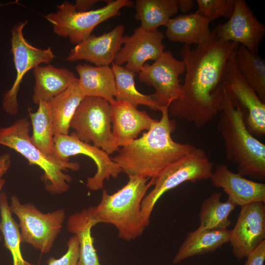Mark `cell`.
<instances>
[{"mask_svg": "<svg viewBox=\"0 0 265 265\" xmlns=\"http://www.w3.org/2000/svg\"><path fill=\"white\" fill-rule=\"evenodd\" d=\"M29 126L27 119L21 118L9 126L0 128V145L14 150L25 157L30 164L37 165L42 169L44 172L42 179L48 191L52 194L67 191L72 178L63 171H78L80 164L61 161L43 153L30 142Z\"/></svg>", "mask_w": 265, "mask_h": 265, "instance_id": "obj_5", "label": "cell"}, {"mask_svg": "<svg viewBox=\"0 0 265 265\" xmlns=\"http://www.w3.org/2000/svg\"><path fill=\"white\" fill-rule=\"evenodd\" d=\"M9 208L19 219L22 240L42 253L49 252L62 227L64 210L44 213L33 204H21L15 195L11 197Z\"/></svg>", "mask_w": 265, "mask_h": 265, "instance_id": "obj_9", "label": "cell"}, {"mask_svg": "<svg viewBox=\"0 0 265 265\" xmlns=\"http://www.w3.org/2000/svg\"><path fill=\"white\" fill-rule=\"evenodd\" d=\"M168 106L162 107L161 119L147 132L122 147L112 159L129 175L156 179L166 167L181 159L196 147L174 141L171 133L176 123L169 116Z\"/></svg>", "mask_w": 265, "mask_h": 265, "instance_id": "obj_2", "label": "cell"}, {"mask_svg": "<svg viewBox=\"0 0 265 265\" xmlns=\"http://www.w3.org/2000/svg\"><path fill=\"white\" fill-rule=\"evenodd\" d=\"M221 195L220 192H214L204 200L199 214V227L227 229L231 225L229 214L238 206L229 198L221 202Z\"/></svg>", "mask_w": 265, "mask_h": 265, "instance_id": "obj_29", "label": "cell"}, {"mask_svg": "<svg viewBox=\"0 0 265 265\" xmlns=\"http://www.w3.org/2000/svg\"><path fill=\"white\" fill-rule=\"evenodd\" d=\"M194 5V1L192 0H179V9L184 13L188 11Z\"/></svg>", "mask_w": 265, "mask_h": 265, "instance_id": "obj_37", "label": "cell"}, {"mask_svg": "<svg viewBox=\"0 0 265 265\" xmlns=\"http://www.w3.org/2000/svg\"><path fill=\"white\" fill-rule=\"evenodd\" d=\"M238 46L218 39L213 30L206 42L195 48L184 45L180 55L186 66V77L181 95L170 105L168 112L196 127L212 121L222 109L226 64Z\"/></svg>", "mask_w": 265, "mask_h": 265, "instance_id": "obj_1", "label": "cell"}, {"mask_svg": "<svg viewBox=\"0 0 265 265\" xmlns=\"http://www.w3.org/2000/svg\"><path fill=\"white\" fill-rule=\"evenodd\" d=\"M70 128L81 141L92 142L108 155L120 150L111 130L110 104L103 98L86 96L71 121Z\"/></svg>", "mask_w": 265, "mask_h": 265, "instance_id": "obj_8", "label": "cell"}, {"mask_svg": "<svg viewBox=\"0 0 265 265\" xmlns=\"http://www.w3.org/2000/svg\"><path fill=\"white\" fill-rule=\"evenodd\" d=\"M185 70L183 60L176 59L170 51H166L152 64L144 65L139 79L154 87L155 92L151 96L161 107H169L181 95L182 84L179 78Z\"/></svg>", "mask_w": 265, "mask_h": 265, "instance_id": "obj_13", "label": "cell"}, {"mask_svg": "<svg viewBox=\"0 0 265 265\" xmlns=\"http://www.w3.org/2000/svg\"><path fill=\"white\" fill-rule=\"evenodd\" d=\"M222 41L240 43L249 51L258 54L265 26L255 16L243 0H235L234 10L229 20L218 24L213 30Z\"/></svg>", "mask_w": 265, "mask_h": 265, "instance_id": "obj_14", "label": "cell"}, {"mask_svg": "<svg viewBox=\"0 0 265 265\" xmlns=\"http://www.w3.org/2000/svg\"><path fill=\"white\" fill-rule=\"evenodd\" d=\"M11 159L10 155L5 153L0 156V179L10 167Z\"/></svg>", "mask_w": 265, "mask_h": 265, "instance_id": "obj_36", "label": "cell"}, {"mask_svg": "<svg viewBox=\"0 0 265 265\" xmlns=\"http://www.w3.org/2000/svg\"><path fill=\"white\" fill-rule=\"evenodd\" d=\"M112 132L119 147L136 139L144 130H149L156 120L145 111L139 110L130 103L115 101L110 104Z\"/></svg>", "mask_w": 265, "mask_h": 265, "instance_id": "obj_19", "label": "cell"}, {"mask_svg": "<svg viewBox=\"0 0 265 265\" xmlns=\"http://www.w3.org/2000/svg\"><path fill=\"white\" fill-rule=\"evenodd\" d=\"M1 3H0V6H1Z\"/></svg>", "mask_w": 265, "mask_h": 265, "instance_id": "obj_39", "label": "cell"}, {"mask_svg": "<svg viewBox=\"0 0 265 265\" xmlns=\"http://www.w3.org/2000/svg\"><path fill=\"white\" fill-rule=\"evenodd\" d=\"M128 176L126 185L116 192L109 194L103 191L96 212L100 223L113 225L120 238L131 241L141 236L146 228L141 216V204L155 179L147 183V178Z\"/></svg>", "mask_w": 265, "mask_h": 265, "instance_id": "obj_4", "label": "cell"}, {"mask_svg": "<svg viewBox=\"0 0 265 265\" xmlns=\"http://www.w3.org/2000/svg\"><path fill=\"white\" fill-rule=\"evenodd\" d=\"M101 223L96 212V206L85 208L70 215L67 222L68 231L76 235L80 246L78 265H101L94 245L91 229Z\"/></svg>", "mask_w": 265, "mask_h": 265, "instance_id": "obj_20", "label": "cell"}, {"mask_svg": "<svg viewBox=\"0 0 265 265\" xmlns=\"http://www.w3.org/2000/svg\"><path fill=\"white\" fill-rule=\"evenodd\" d=\"M124 30V26L119 24L100 36L91 35L70 51L66 60H85L96 66H109L122 46Z\"/></svg>", "mask_w": 265, "mask_h": 265, "instance_id": "obj_17", "label": "cell"}, {"mask_svg": "<svg viewBox=\"0 0 265 265\" xmlns=\"http://www.w3.org/2000/svg\"><path fill=\"white\" fill-rule=\"evenodd\" d=\"M213 163L206 152L196 148L191 152L166 167L156 179L153 189L143 199L141 216L147 228L150 216L159 199L167 191L187 181L196 182L210 179Z\"/></svg>", "mask_w": 265, "mask_h": 265, "instance_id": "obj_6", "label": "cell"}, {"mask_svg": "<svg viewBox=\"0 0 265 265\" xmlns=\"http://www.w3.org/2000/svg\"><path fill=\"white\" fill-rule=\"evenodd\" d=\"M210 179L214 186L222 188L238 206L253 202L265 203L264 183L247 179L232 172L225 164H217Z\"/></svg>", "mask_w": 265, "mask_h": 265, "instance_id": "obj_18", "label": "cell"}, {"mask_svg": "<svg viewBox=\"0 0 265 265\" xmlns=\"http://www.w3.org/2000/svg\"><path fill=\"white\" fill-rule=\"evenodd\" d=\"M27 23V21L20 22L11 29V52L16 76L11 88L4 94L2 101V109L11 115L18 112L17 95L25 74L41 63H50L54 58L50 47L41 49L32 46L26 40L23 28Z\"/></svg>", "mask_w": 265, "mask_h": 265, "instance_id": "obj_10", "label": "cell"}, {"mask_svg": "<svg viewBox=\"0 0 265 265\" xmlns=\"http://www.w3.org/2000/svg\"><path fill=\"white\" fill-rule=\"evenodd\" d=\"M264 204L257 202L240 207L229 241L233 254L238 260L246 258L265 240Z\"/></svg>", "mask_w": 265, "mask_h": 265, "instance_id": "obj_15", "label": "cell"}, {"mask_svg": "<svg viewBox=\"0 0 265 265\" xmlns=\"http://www.w3.org/2000/svg\"><path fill=\"white\" fill-rule=\"evenodd\" d=\"M52 156L63 161H69L70 157L81 154L90 158L97 166V172L88 177L86 186L91 190L104 187V181L117 178L122 172L119 165L101 149L81 141L74 132L70 134H55Z\"/></svg>", "mask_w": 265, "mask_h": 265, "instance_id": "obj_12", "label": "cell"}, {"mask_svg": "<svg viewBox=\"0 0 265 265\" xmlns=\"http://www.w3.org/2000/svg\"><path fill=\"white\" fill-rule=\"evenodd\" d=\"M217 125L227 159L237 165L242 176L264 181L265 145L247 129L242 109L232 101L225 88V96Z\"/></svg>", "mask_w": 265, "mask_h": 265, "instance_id": "obj_3", "label": "cell"}, {"mask_svg": "<svg viewBox=\"0 0 265 265\" xmlns=\"http://www.w3.org/2000/svg\"><path fill=\"white\" fill-rule=\"evenodd\" d=\"M164 37L158 29L147 30L139 26L132 35L124 36L114 63L121 66L125 63L126 69L139 73L147 61H155L164 52Z\"/></svg>", "mask_w": 265, "mask_h": 265, "instance_id": "obj_16", "label": "cell"}, {"mask_svg": "<svg viewBox=\"0 0 265 265\" xmlns=\"http://www.w3.org/2000/svg\"><path fill=\"white\" fill-rule=\"evenodd\" d=\"M235 52L226 64L222 83L233 102L243 111L248 131L254 136L262 137L265 134V103L240 74L235 62Z\"/></svg>", "mask_w": 265, "mask_h": 265, "instance_id": "obj_11", "label": "cell"}, {"mask_svg": "<svg viewBox=\"0 0 265 265\" xmlns=\"http://www.w3.org/2000/svg\"><path fill=\"white\" fill-rule=\"evenodd\" d=\"M36 112H28L32 127L30 142L43 153L52 155L54 144L53 121L48 102L40 101Z\"/></svg>", "mask_w": 265, "mask_h": 265, "instance_id": "obj_30", "label": "cell"}, {"mask_svg": "<svg viewBox=\"0 0 265 265\" xmlns=\"http://www.w3.org/2000/svg\"><path fill=\"white\" fill-rule=\"evenodd\" d=\"M179 0H136L134 18L141 22L140 27L155 30L167 25L179 9Z\"/></svg>", "mask_w": 265, "mask_h": 265, "instance_id": "obj_26", "label": "cell"}, {"mask_svg": "<svg viewBox=\"0 0 265 265\" xmlns=\"http://www.w3.org/2000/svg\"><path fill=\"white\" fill-rule=\"evenodd\" d=\"M5 181L3 179H0V192L1 190L2 187H3L4 185H5ZM2 236L1 235L0 231V241L2 240Z\"/></svg>", "mask_w": 265, "mask_h": 265, "instance_id": "obj_38", "label": "cell"}, {"mask_svg": "<svg viewBox=\"0 0 265 265\" xmlns=\"http://www.w3.org/2000/svg\"><path fill=\"white\" fill-rule=\"evenodd\" d=\"M76 69L79 85L86 96L100 97L110 104L115 101V77L109 66L79 64Z\"/></svg>", "mask_w": 265, "mask_h": 265, "instance_id": "obj_24", "label": "cell"}, {"mask_svg": "<svg viewBox=\"0 0 265 265\" xmlns=\"http://www.w3.org/2000/svg\"><path fill=\"white\" fill-rule=\"evenodd\" d=\"M246 258L244 265H264L265 240L262 242Z\"/></svg>", "mask_w": 265, "mask_h": 265, "instance_id": "obj_34", "label": "cell"}, {"mask_svg": "<svg viewBox=\"0 0 265 265\" xmlns=\"http://www.w3.org/2000/svg\"><path fill=\"white\" fill-rule=\"evenodd\" d=\"M1 221L0 231L4 240V245L11 252L13 265H34L24 260L20 249L22 240L19 225L12 217L6 193H0Z\"/></svg>", "mask_w": 265, "mask_h": 265, "instance_id": "obj_31", "label": "cell"}, {"mask_svg": "<svg viewBox=\"0 0 265 265\" xmlns=\"http://www.w3.org/2000/svg\"><path fill=\"white\" fill-rule=\"evenodd\" d=\"M112 64L111 68L115 80V101H126L136 107L143 105L154 110L161 111L162 107L153 99L151 95H145L137 90L134 79L135 73L114 62Z\"/></svg>", "mask_w": 265, "mask_h": 265, "instance_id": "obj_28", "label": "cell"}, {"mask_svg": "<svg viewBox=\"0 0 265 265\" xmlns=\"http://www.w3.org/2000/svg\"><path fill=\"white\" fill-rule=\"evenodd\" d=\"M133 5L130 0H108L102 7L78 12L73 3L66 0L56 6V12L49 13L45 18L52 25L54 33L68 37L71 43L77 45L90 36L98 25L120 15L122 8Z\"/></svg>", "mask_w": 265, "mask_h": 265, "instance_id": "obj_7", "label": "cell"}, {"mask_svg": "<svg viewBox=\"0 0 265 265\" xmlns=\"http://www.w3.org/2000/svg\"><path fill=\"white\" fill-rule=\"evenodd\" d=\"M100 1L98 0H77L73 5L78 12H86L90 10L93 5Z\"/></svg>", "mask_w": 265, "mask_h": 265, "instance_id": "obj_35", "label": "cell"}, {"mask_svg": "<svg viewBox=\"0 0 265 265\" xmlns=\"http://www.w3.org/2000/svg\"><path fill=\"white\" fill-rule=\"evenodd\" d=\"M86 97L78 79L65 91L48 102L55 134H68L71 121L79 105Z\"/></svg>", "mask_w": 265, "mask_h": 265, "instance_id": "obj_25", "label": "cell"}, {"mask_svg": "<svg viewBox=\"0 0 265 265\" xmlns=\"http://www.w3.org/2000/svg\"><path fill=\"white\" fill-rule=\"evenodd\" d=\"M33 75L35 81L32 101L37 105L40 101L49 102L78 79L69 69L51 65L35 67Z\"/></svg>", "mask_w": 265, "mask_h": 265, "instance_id": "obj_22", "label": "cell"}, {"mask_svg": "<svg viewBox=\"0 0 265 265\" xmlns=\"http://www.w3.org/2000/svg\"><path fill=\"white\" fill-rule=\"evenodd\" d=\"M235 59L245 81L265 103V60L242 45H239L236 51Z\"/></svg>", "mask_w": 265, "mask_h": 265, "instance_id": "obj_27", "label": "cell"}, {"mask_svg": "<svg viewBox=\"0 0 265 265\" xmlns=\"http://www.w3.org/2000/svg\"><path fill=\"white\" fill-rule=\"evenodd\" d=\"M231 230L198 227L189 232L174 256L172 263L178 264L187 258L214 252L229 242Z\"/></svg>", "mask_w": 265, "mask_h": 265, "instance_id": "obj_21", "label": "cell"}, {"mask_svg": "<svg viewBox=\"0 0 265 265\" xmlns=\"http://www.w3.org/2000/svg\"><path fill=\"white\" fill-rule=\"evenodd\" d=\"M210 23L196 12L179 15L169 20L166 26L165 35L172 42L198 45L209 38Z\"/></svg>", "mask_w": 265, "mask_h": 265, "instance_id": "obj_23", "label": "cell"}, {"mask_svg": "<svg viewBox=\"0 0 265 265\" xmlns=\"http://www.w3.org/2000/svg\"><path fill=\"white\" fill-rule=\"evenodd\" d=\"M196 13L211 22L220 17L229 19L233 13L235 0H197Z\"/></svg>", "mask_w": 265, "mask_h": 265, "instance_id": "obj_32", "label": "cell"}, {"mask_svg": "<svg viewBox=\"0 0 265 265\" xmlns=\"http://www.w3.org/2000/svg\"><path fill=\"white\" fill-rule=\"evenodd\" d=\"M68 250L61 258L56 259L53 257L48 261V265H78L80 257V246L78 239L75 235L72 236L67 243Z\"/></svg>", "mask_w": 265, "mask_h": 265, "instance_id": "obj_33", "label": "cell"}]
</instances>
